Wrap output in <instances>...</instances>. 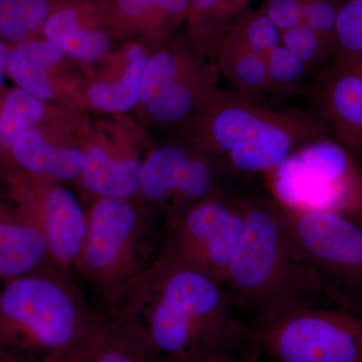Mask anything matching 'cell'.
<instances>
[{
  "instance_id": "obj_37",
  "label": "cell",
  "mask_w": 362,
  "mask_h": 362,
  "mask_svg": "<svg viewBox=\"0 0 362 362\" xmlns=\"http://www.w3.org/2000/svg\"><path fill=\"white\" fill-rule=\"evenodd\" d=\"M352 216H356V218H358L359 221L362 223V204H361V206L357 209V211L356 213L351 214Z\"/></svg>"
},
{
  "instance_id": "obj_27",
  "label": "cell",
  "mask_w": 362,
  "mask_h": 362,
  "mask_svg": "<svg viewBox=\"0 0 362 362\" xmlns=\"http://www.w3.org/2000/svg\"><path fill=\"white\" fill-rule=\"evenodd\" d=\"M281 44L303 62L313 76L334 56V45L304 23L281 33Z\"/></svg>"
},
{
  "instance_id": "obj_18",
  "label": "cell",
  "mask_w": 362,
  "mask_h": 362,
  "mask_svg": "<svg viewBox=\"0 0 362 362\" xmlns=\"http://www.w3.org/2000/svg\"><path fill=\"white\" fill-rule=\"evenodd\" d=\"M65 54L57 45L40 37L11 45L7 59V76L16 87L47 101L54 96L49 74Z\"/></svg>"
},
{
  "instance_id": "obj_2",
  "label": "cell",
  "mask_w": 362,
  "mask_h": 362,
  "mask_svg": "<svg viewBox=\"0 0 362 362\" xmlns=\"http://www.w3.org/2000/svg\"><path fill=\"white\" fill-rule=\"evenodd\" d=\"M244 223L225 287L235 310L255 322L324 297H345L307 265L295 246L283 206L265 194L243 195Z\"/></svg>"
},
{
  "instance_id": "obj_22",
  "label": "cell",
  "mask_w": 362,
  "mask_h": 362,
  "mask_svg": "<svg viewBox=\"0 0 362 362\" xmlns=\"http://www.w3.org/2000/svg\"><path fill=\"white\" fill-rule=\"evenodd\" d=\"M149 56L141 45H133L126 54L125 69L115 81H99L90 86L88 100L94 108L105 112H127L139 100L143 71Z\"/></svg>"
},
{
  "instance_id": "obj_10",
  "label": "cell",
  "mask_w": 362,
  "mask_h": 362,
  "mask_svg": "<svg viewBox=\"0 0 362 362\" xmlns=\"http://www.w3.org/2000/svg\"><path fill=\"white\" fill-rule=\"evenodd\" d=\"M298 252L331 289L359 302L362 297V223L339 211L283 206Z\"/></svg>"
},
{
  "instance_id": "obj_32",
  "label": "cell",
  "mask_w": 362,
  "mask_h": 362,
  "mask_svg": "<svg viewBox=\"0 0 362 362\" xmlns=\"http://www.w3.org/2000/svg\"><path fill=\"white\" fill-rule=\"evenodd\" d=\"M240 351L230 352V354H216V356L207 357L201 362H252L255 354L247 357H242Z\"/></svg>"
},
{
  "instance_id": "obj_38",
  "label": "cell",
  "mask_w": 362,
  "mask_h": 362,
  "mask_svg": "<svg viewBox=\"0 0 362 362\" xmlns=\"http://www.w3.org/2000/svg\"><path fill=\"white\" fill-rule=\"evenodd\" d=\"M356 61L357 64H358L359 71H361V75L362 77V58L356 59Z\"/></svg>"
},
{
  "instance_id": "obj_30",
  "label": "cell",
  "mask_w": 362,
  "mask_h": 362,
  "mask_svg": "<svg viewBox=\"0 0 362 362\" xmlns=\"http://www.w3.org/2000/svg\"><path fill=\"white\" fill-rule=\"evenodd\" d=\"M343 0H305L303 23L335 47V30Z\"/></svg>"
},
{
  "instance_id": "obj_16",
  "label": "cell",
  "mask_w": 362,
  "mask_h": 362,
  "mask_svg": "<svg viewBox=\"0 0 362 362\" xmlns=\"http://www.w3.org/2000/svg\"><path fill=\"white\" fill-rule=\"evenodd\" d=\"M111 32L164 45L187 21L188 0H98Z\"/></svg>"
},
{
  "instance_id": "obj_3",
  "label": "cell",
  "mask_w": 362,
  "mask_h": 362,
  "mask_svg": "<svg viewBox=\"0 0 362 362\" xmlns=\"http://www.w3.org/2000/svg\"><path fill=\"white\" fill-rule=\"evenodd\" d=\"M228 175L269 173L295 150L331 137L310 112L220 89L189 129ZM333 139V138H332Z\"/></svg>"
},
{
  "instance_id": "obj_7",
  "label": "cell",
  "mask_w": 362,
  "mask_h": 362,
  "mask_svg": "<svg viewBox=\"0 0 362 362\" xmlns=\"http://www.w3.org/2000/svg\"><path fill=\"white\" fill-rule=\"evenodd\" d=\"M284 207L354 214L362 204L358 162L332 138L304 145L267 173Z\"/></svg>"
},
{
  "instance_id": "obj_15",
  "label": "cell",
  "mask_w": 362,
  "mask_h": 362,
  "mask_svg": "<svg viewBox=\"0 0 362 362\" xmlns=\"http://www.w3.org/2000/svg\"><path fill=\"white\" fill-rule=\"evenodd\" d=\"M47 259L49 250L39 226L11 194H0V279L9 281L39 272Z\"/></svg>"
},
{
  "instance_id": "obj_25",
  "label": "cell",
  "mask_w": 362,
  "mask_h": 362,
  "mask_svg": "<svg viewBox=\"0 0 362 362\" xmlns=\"http://www.w3.org/2000/svg\"><path fill=\"white\" fill-rule=\"evenodd\" d=\"M54 0H0V40L11 45L39 39Z\"/></svg>"
},
{
  "instance_id": "obj_11",
  "label": "cell",
  "mask_w": 362,
  "mask_h": 362,
  "mask_svg": "<svg viewBox=\"0 0 362 362\" xmlns=\"http://www.w3.org/2000/svg\"><path fill=\"white\" fill-rule=\"evenodd\" d=\"M226 175L220 161L192 138L187 144L160 145L150 152L140 168L139 194L163 209L168 221L221 192Z\"/></svg>"
},
{
  "instance_id": "obj_20",
  "label": "cell",
  "mask_w": 362,
  "mask_h": 362,
  "mask_svg": "<svg viewBox=\"0 0 362 362\" xmlns=\"http://www.w3.org/2000/svg\"><path fill=\"white\" fill-rule=\"evenodd\" d=\"M214 63L233 90L255 99L266 100L269 97L266 61L232 30L221 42Z\"/></svg>"
},
{
  "instance_id": "obj_33",
  "label": "cell",
  "mask_w": 362,
  "mask_h": 362,
  "mask_svg": "<svg viewBox=\"0 0 362 362\" xmlns=\"http://www.w3.org/2000/svg\"><path fill=\"white\" fill-rule=\"evenodd\" d=\"M11 45L0 40V89L4 87L7 76V59Z\"/></svg>"
},
{
  "instance_id": "obj_4",
  "label": "cell",
  "mask_w": 362,
  "mask_h": 362,
  "mask_svg": "<svg viewBox=\"0 0 362 362\" xmlns=\"http://www.w3.org/2000/svg\"><path fill=\"white\" fill-rule=\"evenodd\" d=\"M103 326L63 281L42 270L0 290V352L20 362L88 356Z\"/></svg>"
},
{
  "instance_id": "obj_23",
  "label": "cell",
  "mask_w": 362,
  "mask_h": 362,
  "mask_svg": "<svg viewBox=\"0 0 362 362\" xmlns=\"http://www.w3.org/2000/svg\"><path fill=\"white\" fill-rule=\"evenodd\" d=\"M45 113L44 101L25 90L0 89V173L13 143L26 130L37 127Z\"/></svg>"
},
{
  "instance_id": "obj_26",
  "label": "cell",
  "mask_w": 362,
  "mask_h": 362,
  "mask_svg": "<svg viewBox=\"0 0 362 362\" xmlns=\"http://www.w3.org/2000/svg\"><path fill=\"white\" fill-rule=\"evenodd\" d=\"M266 64L269 97L273 103L278 104L305 90L308 81L314 77L303 62L282 44L273 49Z\"/></svg>"
},
{
  "instance_id": "obj_28",
  "label": "cell",
  "mask_w": 362,
  "mask_h": 362,
  "mask_svg": "<svg viewBox=\"0 0 362 362\" xmlns=\"http://www.w3.org/2000/svg\"><path fill=\"white\" fill-rule=\"evenodd\" d=\"M230 30L266 62L281 44V33L259 9H247Z\"/></svg>"
},
{
  "instance_id": "obj_17",
  "label": "cell",
  "mask_w": 362,
  "mask_h": 362,
  "mask_svg": "<svg viewBox=\"0 0 362 362\" xmlns=\"http://www.w3.org/2000/svg\"><path fill=\"white\" fill-rule=\"evenodd\" d=\"M85 163L83 150L54 146L37 126L26 130L13 143L0 175L14 173L70 180L80 177Z\"/></svg>"
},
{
  "instance_id": "obj_19",
  "label": "cell",
  "mask_w": 362,
  "mask_h": 362,
  "mask_svg": "<svg viewBox=\"0 0 362 362\" xmlns=\"http://www.w3.org/2000/svg\"><path fill=\"white\" fill-rule=\"evenodd\" d=\"M85 153V168L80 177L90 192L101 199H121L139 194L141 160L115 158L98 145L89 147Z\"/></svg>"
},
{
  "instance_id": "obj_8",
  "label": "cell",
  "mask_w": 362,
  "mask_h": 362,
  "mask_svg": "<svg viewBox=\"0 0 362 362\" xmlns=\"http://www.w3.org/2000/svg\"><path fill=\"white\" fill-rule=\"evenodd\" d=\"M218 74L187 37L168 40L147 61L138 103L156 122L190 129L218 94Z\"/></svg>"
},
{
  "instance_id": "obj_21",
  "label": "cell",
  "mask_w": 362,
  "mask_h": 362,
  "mask_svg": "<svg viewBox=\"0 0 362 362\" xmlns=\"http://www.w3.org/2000/svg\"><path fill=\"white\" fill-rule=\"evenodd\" d=\"M243 13L235 0H188L187 39L214 63L221 42Z\"/></svg>"
},
{
  "instance_id": "obj_9",
  "label": "cell",
  "mask_w": 362,
  "mask_h": 362,
  "mask_svg": "<svg viewBox=\"0 0 362 362\" xmlns=\"http://www.w3.org/2000/svg\"><path fill=\"white\" fill-rule=\"evenodd\" d=\"M244 223L242 197L225 192L169 218L159 254L192 267L225 286Z\"/></svg>"
},
{
  "instance_id": "obj_31",
  "label": "cell",
  "mask_w": 362,
  "mask_h": 362,
  "mask_svg": "<svg viewBox=\"0 0 362 362\" xmlns=\"http://www.w3.org/2000/svg\"><path fill=\"white\" fill-rule=\"evenodd\" d=\"M305 0H263L259 11L282 33L304 20Z\"/></svg>"
},
{
  "instance_id": "obj_34",
  "label": "cell",
  "mask_w": 362,
  "mask_h": 362,
  "mask_svg": "<svg viewBox=\"0 0 362 362\" xmlns=\"http://www.w3.org/2000/svg\"><path fill=\"white\" fill-rule=\"evenodd\" d=\"M52 362H87V356L68 357V358Z\"/></svg>"
},
{
  "instance_id": "obj_1",
  "label": "cell",
  "mask_w": 362,
  "mask_h": 362,
  "mask_svg": "<svg viewBox=\"0 0 362 362\" xmlns=\"http://www.w3.org/2000/svg\"><path fill=\"white\" fill-rule=\"evenodd\" d=\"M116 322L140 333L159 362H201L240 351L252 330L235 316L225 286L159 254L120 295Z\"/></svg>"
},
{
  "instance_id": "obj_5",
  "label": "cell",
  "mask_w": 362,
  "mask_h": 362,
  "mask_svg": "<svg viewBox=\"0 0 362 362\" xmlns=\"http://www.w3.org/2000/svg\"><path fill=\"white\" fill-rule=\"evenodd\" d=\"M255 342L277 362H362V304L325 297L255 322Z\"/></svg>"
},
{
  "instance_id": "obj_6",
  "label": "cell",
  "mask_w": 362,
  "mask_h": 362,
  "mask_svg": "<svg viewBox=\"0 0 362 362\" xmlns=\"http://www.w3.org/2000/svg\"><path fill=\"white\" fill-rule=\"evenodd\" d=\"M157 225L126 199H101L88 214L84 246L76 265L112 302L146 270L157 245Z\"/></svg>"
},
{
  "instance_id": "obj_24",
  "label": "cell",
  "mask_w": 362,
  "mask_h": 362,
  "mask_svg": "<svg viewBox=\"0 0 362 362\" xmlns=\"http://www.w3.org/2000/svg\"><path fill=\"white\" fill-rule=\"evenodd\" d=\"M87 362H159L139 332L115 322L103 326L88 352Z\"/></svg>"
},
{
  "instance_id": "obj_12",
  "label": "cell",
  "mask_w": 362,
  "mask_h": 362,
  "mask_svg": "<svg viewBox=\"0 0 362 362\" xmlns=\"http://www.w3.org/2000/svg\"><path fill=\"white\" fill-rule=\"evenodd\" d=\"M18 206L44 233L49 258L63 268L76 265L88 230V216L64 187H44L40 176L6 173L0 176Z\"/></svg>"
},
{
  "instance_id": "obj_36",
  "label": "cell",
  "mask_w": 362,
  "mask_h": 362,
  "mask_svg": "<svg viewBox=\"0 0 362 362\" xmlns=\"http://www.w3.org/2000/svg\"><path fill=\"white\" fill-rule=\"evenodd\" d=\"M0 362H20L0 352Z\"/></svg>"
},
{
  "instance_id": "obj_14",
  "label": "cell",
  "mask_w": 362,
  "mask_h": 362,
  "mask_svg": "<svg viewBox=\"0 0 362 362\" xmlns=\"http://www.w3.org/2000/svg\"><path fill=\"white\" fill-rule=\"evenodd\" d=\"M109 30L98 0H54L42 35L65 54L93 62L108 52Z\"/></svg>"
},
{
  "instance_id": "obj_29",
  "label": "cell",
  "mask_w": 362,
  "mask_h": 362,
  "mask_svg": "<svg viewBox=\"0 0 362 362\" xmlns=\"http://www.w3.org/2000/svg\"><path fill=\"white\" fill-rule=\"evenodd\" d=\"M333 58L347 61L362 58V0H343L335 30Z\"/></svg>"
},
{
  "instance_id": "obj_13",
  "label": "cell",
  "mask_w": 362,
  "mask_h": 362,
  "mask_svg": "<svg viewBox=\"0 0 362 362\" xmlns=\"http://www.w3.org/2000/svg\"><path fill=\"white\" fill-rule=\"evenodd\" d=\"M312 115L358 162L362 158V77L356 59L332 58L310 87Z\"/></svg>"
},
{
  "instance_id": "obj_35",
  "label": "cell",
  "mask_w": 362,
  "mask_h": 362,
  "mask_svg": "<svg viewBox=\"0 0 362 362\" xmlns=\"http://www.w3.org/2000/svg\"><path fill=\"white\" fill-rule=\"evenodd\" d=\"M252 1H254V0H235L238 6H239L240 11H244V13L250 8V4H251Z\"/></svg>"
}]
</instances>
